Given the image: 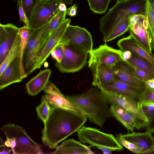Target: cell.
<instances>
[{"instance_id": "cell-1", "label": "cell", "mask_w": 154, "mask_h": 154, "mask_svg": "<svg viewBox=\"0 0 154 154\" xmlns=\"http://www.w3.org/2000/svg\"><path fill=\"white\" fill-rule=\"evenodd\" d=\"M49 116L42 130V140L51 149L72 134L77 132L87 121L85 114L51 106Z\"/></svg>"}, {"instance_id": "cell-2", "label": "cell", "mask_w": 154, "mask_h": 154, "mask_svg": "<svg viewBox=\"0 0 154 154\" xmlns=\"http://www.w3.org/2000/svg\"><path fill=\"white\" fill-rule=\"evenodd\" d=\"M66 98L82 111L90 122L103 127L106 120L113 116L108 103L96 88H91L81 94Z\"/></svg>"}, {"instance_id": "cell-3", "label": "cell", "mask_w": 154, "mask_h": 154, "mask_svg": "<svg viewBox=\"0 0 154 154\" xmlns=\"http://www.w3.org/2000/svg\"><path fill=\"white\" fill-rule=\"evenodd\" d=\"M146 0H123L117 2L100 19V29L105 43L113 29L122 21L133 15L145 16Z\"/></svg>"}, {"instance_id": "cell-4", "label": "cell", "mask_w": 154, "mask_h": 154, "mask_svg": "<svg viewBox=\"0 0 154 154\" xmlns=\"http://www.w3.org/2000/svg\"><path fill=\"white\" fill-rule=\"evenodd\" d=\"M6 138L5 145L14 154L44 153L41 146L33 140L22 126L14 124L3 125L0 128Z\"/></svg>"}, {"instance_id": "cell-5", "label": "cell", "mask_w": 154, "mask_h": 154, "mask_svg": "<svg viewBox=\"0 0 154 154\" xmlns=\"http://www.w3.org/2000/svg\"><path fill=\"white\" fill-rule=\"evenodd\" d=\"M79 141L100 150L104 154L123 150V147L112 134L103 132L96 128L84 125L77 131Z\"/></svg>"}, {"instance_id": "cell-6", "label": "cell", "mask_w": 154, "mask_h": 154, "mask_svg": "<svg viewBox=\"0 0 154 154\" xmlns=\"http://www.w3.org/2000/svg\"><path fill=\"white\" fill-rule=\"evenodd\" d=\"M50 21L34 29L28 41L23 57V67L26 76L32 72L35 57L50 35Z\"/></svg>"}, {"instance_id": "cell-7", "label": "cell", "mask_w": 154, "mask_h": 154, "mask_svg": "<svg viewBox=\"0 0 154 154\" xmlns=\"http://www.w3.org/2000/svg\"><path fill=\"white\" fill-rule=\"evenodd\" d=\"M60 0H37L28 19V27L39 28L50 21L60 11Z\"/></svg>"}, {"instance_id": "cell-8", "label": "cell", "mask_w": 154, "mask_h": 154, "mask_svg": "<svg viewBox=\"0 0 154 154\" xmlns=\"http://www.w3.org/2000/svg\"><path fill=\"white\" fill-rule=\"evenodd\" d=\"M64 55L59 63L55 66L62 72L72 73L79 71L85 66L88 53L87 51L72 45H63Z\"/></svg>"}, {"instance_id": "cell-9", "label": "cell", "mask_w": 154, "mask_h": 154, "mask_svg": "<svg viewBox=\"0 0 154 154\" xmlns=\"http://www.w3.org/2000/svg\"><path fill=\"white\" fill-rule=\"evenodd\" d=\"M58 45H74L88 53L93 49V42L90 33L84 28L70 25L66 29Z\"/></svg>"}, {"instance_id": "cell-10", "label": "cell", "mask_w": 154, "mask_h": 154, "mask_svg": "<svg viewBox=\"0 0 154 154\" xmlns=\"http://www.w3.org/2000/svg\"><path fill=\"white\" fill-rule=\"evenodd\" d=\"M100 94L108 104L123 108L140 120L148 123L149 121L145 116L138 101L129 98L116 94L100 88Z\"/></svg>"}, {"instance_id": "cell-11", "label": "cell", "mask_w": 154, "mask_h": 154, "mask_svg": "<svg viewBox=\"0 0 154 154\" xmlns=\"http://www.w3.org/2000/svg\"><path fill=\"white\" fill-rule=\"evenodd\" d=\"M122 53L121 50L114 49L106 44L101 45L89 53L88 66L90 67L95 65L113 66L124 60Z\"/></svg>"}, {"instance_id": "cell-12", "label": "cell", "mask_w": 154, "mask_h": 154, "mask_svg": "<svg viewBox=\"0 0 154 154\" xmlns=\"http://www.w3.org/2000/svg\"><path fill=\"white\" fill-rule=\"evenodd\" d=\"M70 19L67 18L50 35L43 46L36 55L32 72L39 69L49 56L52 51L58 45L66 29L70 25Z\"/></svg>"}, {"instance_id": "cell-13", "label": "cell", "mask_w": 154, "mask_h": 154, "mask_svg": "<svg viewBox=\"0 0 154 154\" xmlns=\"http://www.w3.org/2000/svg\"><path fill=\"white\" fill-rule=\"evenodd\" d=\"M43 90L45 94L42 98L45 99L51 106L85 115L82 111L68 99L58 88L49 81Z\"/></svg>"}, {"instance_id": "cell-14", "label": "cell", "mask_w": 154, "mask_h": 154, "mask_svg": "<svg viewBox=\"0 0 154 154\" xmlns=\"http://www.w3.org/2000/svg\"><path fill=\"white\" fill-rule=\"evenodd\" d=\"M19 27L13 24H0V64L3 61L19 34Z\"/></svg>"}, {"instance_id": "cell-15", "label": "cell", "mask_w": 154, "mask_h": 154, "mask_svg": "<svg viewBox=\"0 0 154 154\" xmlns=\"http://www.w3.org/2000/svg\"><path fill=\"white\" fill-rule=\"evenodd\" d=\"M110 108L113 116L121 122L129 131L139 130L146 127L148 123L140 120L122 108L111 105Z\"/></svg>"}, {"instance_id": "cell-16", "label": "cell", "mask_w": 154, "mask_h": 154, "mask_svg": "<svg viewBox=\"0 0 154 154\" xmlns=\"http://www.w3.org/2000/svg\"><path fill=\"white\" fill-rule=\"evenodd\" d=\"M129 29L130 35L139 44L148 52H152L151 44L152 38L145 16H143L133 28Z\"/></svg>"}, {"instance_id": "cell-17", "label": "cell", "mask_w": 154, "mask_h": 154, "mask_svg": "<svg viewBox=\"0 0 154 154\" xmlns=\"http://www.w3.org/2000/svg\"><path fill=\"white\" fill-rule=\"evenodd\" d=\"M123 96L138 101L142 92L130 85L116 78L112 81L98 88Z\"/></svg>"}, {"instance_id": "cell-18", "label": "cell", "mask_w": 154, "mask_h": 154, "mask_svg": "<svg viewBox=\"0 0 154 154\" xmlns=\"http://www.w3.org/2000/svg\"><path fill=\"white\" fill-rule=\"evenodd\" d=\"M19 53L0 74V90L12 84L22 81Z\"/></svg>"}, {"instance_id": "cell-19", "label": "cell", "mask_w": 154, "mask_h": 154, "mask_svg": "<svg viewBox=\"0 0 154 154\" xmlns=\"http://www.w3.org/2000/svg\"><path fill=\"white\" fill-rule=\"evenodd\" d=\"M115 78L136 88L142 92L145 89V83L137 79L131 72L126 61L122 60L113 66Z\"/></svg>"}, {"instance_id": "cell-20", "label": "cell", "mask_w": 154, "mask_h": 154, "mask_svg": "<svg viewBox=\"0 0 154 154\" xmlns=\"http://www.w3.org/2000/svg\"><path fill=\"white\" fill-rule=\"evenodd\" d=\"M117 45L120 50L134 53L146 60L154 67V54L148 52L131 35L119 40Z\"/></svg>"}, {"instance_id": "cell-21", "label": "cell", "mask_w": 154, "mask_h": 154, "mask_svg": "<svg viewBox=\"0 0 154 154\" xmlns=\"http://www.w3.org/2000/svg\"><path fill=\"white\" fill-rule=\"evenodd\" d=\"M122 137L140 148L142 153L153 151L154 148V138L152 133L146 131L143 133L132 132L125 134Z\"/></svg>"}, {"instance_id": "cell-22", "label": "cell", "mask_w": 154, "mask_h": 154, "mask_svg": "<svg viewBox=\"0 0 154 154\" xmlns=\"http://www.w3.org/2000/svg\"><path fill=\"white\" fill-rule=\"evenodd\" d=\"M113 66L95 65L91 66L93 75L92 85L98 88L101 85L114 80L116 78Z\"/></svg>"}, {"instance_id": "cell-23", "label": "cell", "mask_w": 154, "mask_h": 154, "mask_svg": "<svg viewBox=\"0 0 154 154\" xmlns=\"http://www.w3.org/2000/svg\"><path fill=\"white\" fill-rule=\"evenodd\" d=\"M51 154H94L88 146L73 139L64 140Z\"/></svg>"}, {"instance_id": "cell-24", "label": "cell", "mask_w": 154, "mask_h": 154, "mask_svg": "<svg viewBox=\"0 0 154 154\" xmlns=\"http://www.w3.org/2000/svg\"><path fill=\"white\" fill-rule=\"evenodd\" d=\"M51 73L50 69H45L31 79L26 85L28 94L33 96L43 90L49 81Z\"/></svg>"}, {"instance_id": "cell-25", "label": "cell", "mask_w": 154, "mask_h": 154, "mask_svg": "<svg viewBox=\"0 0 154 154\" xmlns=\"http://www.w3.org/2000/svg\"><path fill=\"white\" fill-rule=\"evenodd\" d=\"M34 30V29L30 28L26 25L19 29V34L21 38L19 54L21 74L23 79L27 77L23 65L24 54L28 41L32 34Z\"/></svg>"}, {"instance_id": "cell-26", "label": "cell", "mask_w": 154, "mask_h": 154, "mask_svg": "<svg viewBox=\"0 0 154 154\" xmlns=\"http://www.w3.org/2000/svg\"><path fill=\"white\" fill-rule=\"evenodd\" d=\"M131 58L128 61L146 73L151 79L154 78V67L147 61L131 52Z\"/></svg>"}, {"instance_id": "cell-27", "label": "cell", "mask_w": 154, "mask_h": 154, "mask_svg": "<svg viewBox=\"0 0 154 154\" xmlns=\"http://www.w3.org/2000/svg\"><path fill=\"white\" fill-rule=\"evenodd\" d=\"M21 38L17 36L12 46L0 66V74L20 53Z\"/></svg>"}, {"instance_id": "cell-28", "label": "cell", "mask_w": 154, "mask_h": 154, "mask_svg": "<svg viewBox=\"0 0 154 154\" xmlns=\"http://www.w3.org/2000/svg\"><path fill=\"white\" fill-rule=\"evenodd\" d=\"M130 17L119 23L113 29L108 37L106 42L112 40L127 32L130 28Z\"/></svg>"}, {"instance_id": "cell-29", "label": "cell", "mask_w": 154, "mask_h": 154, "mask_svg": "<svg viewBox=\"0 0 154 154\" xmlns=\"http://www.w3.org/2000/svg\"><path fill=\"white\" fill-rule=\"evenodd\" d=\"M111 0H87L90 10L94 13L101 14L107 9Z\"/></svg>"}, {"instance_id": "cell-30", "label": "cell", "mask_w": 154, "mask_h": 154, "mask_svg": "<svg viewBox=\"0 0 154 154\" xmlns=\"http://www.w3.org/2000/svg\"><path fill=\"white\" fill-rule=\"evenodd\" d=\"M139 104L154 105V89L146 85L144 90L141 93L138 100Z\"/></svg>"}, {"instance_id": "cell-31", "label": "cell", "mask_w": 154, "mask_h": 154, "mask_svg": "<svg viewBox=\"0 0 154 154\" xmlns=\"http://www.w3.org/2000/svg\"><path fill=\"white\" fill-rule=\"evenodd\" d=\"M41 103L36 107L38 117L44 123L48 119L51 110V106L44 99L42 98Z\"/></svg>"}, {"instance_id": "cell-32", "label": "cell", "mask_w": 154, "mask_h": 154, "mask_svg": "<svg viewBox=\"0 0 154 154\" xmlns=\"http://www.w3.org/2000/svg\"><path fill=\"white\" fill-rule=\"evenodd\" d=\"M145 16L152 38H154V11L147 0L146 4Z\"/></svg>"}, {"instance_id": "cell-33", "label": "cell", "mask_w": 154, "mask_h": 154, "mask_svg": "<svg viewBox=\"0 0 154 154\" xmlns=\"http://www.w3.org/2000/svg\"><path fill=\"white\" fill-rule=\"evenodd\" d=\"M67 10L64 11H60L50 21L49 34H51L65 20Z\"/></svg>"}, {"instance_id": "cell-34", "label": "cell", "mask_w": 154, "mask_h": 154, "mask_svg": "<svg viewBox=\"0 0 154 154\" xmlns=\"http://www.w3.org/2000/svg\"><path fill=\"white\" fill-rule=\"evenodd\" d=\"M122 133L117 134L116 138L118 142L130 151L134 153L141 154L140 148L132 143L124 139L122 136Z\"/></svg>"}, {"instance_id": "cell-35", "label": "cell", "mask_w": 154, "mask_h": 154, "mask_svg": "<svg viewBox=\"0 0 154 154\" xmlns=\"http://www.w3.org/2000/svg\"><path fill=\"white\" fill-rule=\"evenodd\" d=\"M126 62L128 64L132 74L138 79L145 83L147 81L151 79L149 76L145 72L128 61Z\"/></svg>"}, {"instance_id": "cell-36", "label": "cell", "mask_w": 154, "mask_h": 154, "mask_svg": "<svg viewBox=\"0 0 154 154\" xmlns=\"http://www.w3.org/2000/svg\"><path fill=\"white\" fill-rule=\"evenodd\" d=\"M51 55L56 62L59 63L62 61L64 55V48L63 45H58L51 52Z\"/></svg>"}, {"instance_id": "cell-37", "label": "cell", "mask_w": 154, "mask_h": 154, "mask_svg": "<svg viewBox=\"0 0 154 154\" xmlns=\"http://www.w3.org/2000/svg\"><path fill=\"white\" fill-rule=\"evenodd\" d=\"M17 9L20 16V21L23 22L27 26H29V21L25 13L22 0H17Z\"/></svg>"}, {"instance_id": "cell-38", "label": "cell", "mask_w": 154, "mask_h": 154, "mask_svg": "<svg viewBox=\"0 0 154 154\" xmlns=\"http://www.w3.org/2000/svg\"><path fill=\"white\" fill-rule=\"evenodd\" d=\"M37 0H22L25 13L28 19L30 15L33 7Z\"/></svg>"}, {"instance_id": "cell-39", "label": "cell", "mask_w": 154, "mask_h": 154, "mask_svg": "<svg viewBox=\"0 0 154 154\" xmlns=\"http://www.w3.org/2000/svg\"><path fill=\"white\" fill-rule=\"evenodd\" d=\"M142 107L143 111L149 122L154 118V105H143Z\"/></svg>"}, {"instance_id": "cell-40", "label": "cell", "mask_w": 154, "mask_h": 154, "mask_svg": "<svg viewBox=\"0 0 154 154\" xmlns=\"http://www.w3.org/2000/svg\"><path fill=\"white\" fill-rule=\"evenodd\" d=\"M143 15H144L136 14L131 16L130 18L129 29L133 28L140 18Z\"/></svg>"}, {"instance_id": "cell-41", "label": "cell", "mask_w": 154, "mask_h": 154, "mask_svg": "<svg viewBox=\"0 0 154 154\" xmlns=\"http://www.w3.org/2000/svg\"><path fill=\"white\" fill-rule=\"evenodd\" d=\"M77 6L76 4H74L71 7L67 8V14L72 17L76 16L77 11Z\"/></svg>"}, {"instance_id": "cell-42", "label": "cell", "mask_w": 154, "mask_h": 154, "mask_svg": "<svg viewBox=\"0 0 154 154\" xmlns=\"http://www.w3.org/2000/svg\"><path fill=\"white\" fill-rule=\"evenodd\" d=\"M146 127V131L151 133L154 132V118L149 122Z\"/></svg>"}, {"instance_id": "cell-43", "label": "cell", "mask_w": 154, "mask_h": 154, "mask_svg": "<svg viewBox=\"0 0 154 154\" xmlns=\"http://www.w3.org/2000/svg\"><path fill=\"white\" fill-rule=\"evenodd\" d=\"M132 53L129 51H123L122 56L125 61H128L131 58Z\"/></svg>"}, {"instance_id": "cell-44", "label": "cell", "mask_w": 154, "mask_h": 154, "mask_svg": "<svg viewBox=\"0 0 154 154\" xmlns=\"http://www.w3.org/2000/svg\"><path fill=\"white\" fill-rule=\"evenodd\" d=\"M6 146L0 147V154H8L10 153L11 152H12L11 148V149H7Z\"/></svg>"}, {"instance_id": "cell-45", "label": "cell", "mask_w": 154, "mask_h": 154, "mask_svg": "<svg viewBox=\"0 0 154 154\" xmlns=\"http://www.w3.org/2000/svg\"><path fill=\"white\" fill-rule=\"evenodd\" d=\"M146 85L154 89V78L150 79L145 82Z\"/></svg>"}, {"instance_id": "cell-46", "label": "cell", "mask_w": 154, "mask_h": 154, "mask_svg": "<svg viewBox=\"0 0 154 154\" xmlns=\"http://www.w3.org/2000/svg\"><path fill=\"white\" fill-rule=\"evenodd\" d=\"M59 9L60 11H64L67 10V8L65 4L61 3L59 6Z\"/></svg>"}, {"instance_id": "cell-47", "label": "cell", "mask_w": 154, "mask_h": 154, "mask_svg": "<svg viewBox=\"0 0 154 154\" xmlns=\"http://www.w3.org/2000/svg\"><path fill=\"white\" fill-rule=\"evenodd\" d=\"M61 2L65 4L71 5L73 0H60Z\"/></svg>"}, {"instance_id": "cell-48", "label": "cell", "mask_w": 154, "mask_h": 154, "mask_svg": "<svg viewBox=\"0 0 154 154\" xmlns=\"http://www.w3.org/2000/svg\"><path fill=\"white\" fill-rule=\"evenodd\" d=\"M0 147H3L6 146L5 145V141H4L2 138H0Z\"/></svg>"}, {"instance_id": "cell-49", "label": "cell", "mask_w": 154, "mask_h": 154, "mask_svg": "<svg viewBox=\"0 0 154 154\" xmlns=\"http://www.w3.org/2000/svg\"><path fill=\"white\" fill-rule=\"evenodd\" d=\"M154 11V0H147Z\"/></svg>"}, {"instance_id": "cell-50", "label": "cell", "mask_w": 154, "mask_h": 154, "mask_svg": "<svg viewBox=\"0 0 154 154\" xmlns=\"http://www.w3.org/2000/svg\"><path fill=\"white\" fill-rule=\"evenodd\" d=\"M151 45L152 48L154 50V38H152Z\"/></svg>"}, {"instance_id": "cell-51", "label": "cell", "mask_w": 154, "mask_h": 154, "mask_svg": "<svg viewBox=\"0 0 154 154\" xmlns=\"http://www.w3.org/2000/svg\"><path fill=\"white\" fill-rule=\"evenodd\" d=\"M117 2H119L123 0H116Z\"/></svg>"}, {"instance_id": "cell-52", "label": "cell", "mask_w": 154, "mask_h": 154, "mask_svg": "<svg viewBox=\"0 0 154 154\" xmlns=\"http://www.w3.org/2000/svg\"><path fill=\"white\" fill-rule=\"evenodd\" d=\"M153 151H154V149H153Z\"/></svg>"}, {"instance_id": "cell-53", "label": "cell", "mask_w": 154, "mask_h": 154, "mask_svg": "<svg viewBox=\"0 0 154 154\" xmlns=\"http://www.w3.org/2000/svg\"><path fill=\"white\" fill-rule=\"evenodd\" d=\"M13 0V1H15V0Z\"/></svg>"}]
</instances>
